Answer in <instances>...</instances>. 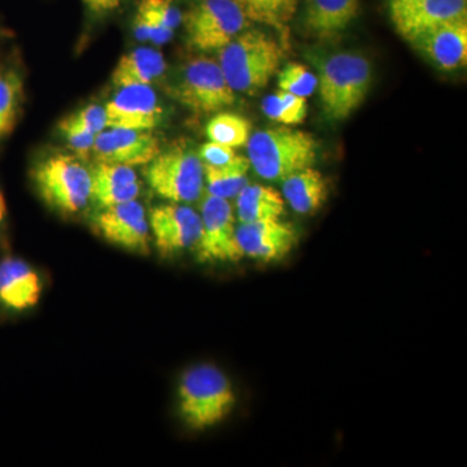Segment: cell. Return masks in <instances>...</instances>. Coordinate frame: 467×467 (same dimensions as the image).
Segmentation results:
<instances>
[{"mask_svg":"<svg viewBox=\"0 0 467 467\" xmlns=\"http://www.w3.org/2000/svg\"><path fill=\"white\" fill-rule=\"evenodd\" d=\"M138 9L173 32L182 23V14L174 5V0H140Z\"/></svg>","mask_w":467,"mask_h":467,"instance_id":"cell-30","label":"cell"},{"mask_svg":"<svg viewBox=\"0 0 467 467\" xmlns=\"http://www.w3.org/2000/svg\"><path fill=\"white\" fill-rule=\"evenodd\" d=\"M235 401L232 382L214 365H196L181 377L180 414L183 422L195 431H204L223 422L232 413Z\"/></svg>","mask_w":467,"mask_h":467,"instance_id":"cell-2","label":"cell"},{"mask_svg":"<svg viewBox=\"0 0 467 467\" xmlns=\"http://www.w3.org/2000/svg\"><path fill=\"white\" fill-rule=\"evenodd\" d=\"M149 223L156 250L162 257L195 248L201 238V214L182 202H171L153 208Z\"/></svg>","mask_w":467,"mask_h":467,"instance_id":"cell-11","label":"cell"},{"mask_svg":"<svg viewBox=\"0 0 467 467\" xmlns=\"http://www.w3.org/2000/svg\"><path fill=\"white\" fill-rule=\"evenodd\" d=\"M238 156L232 147L214 142L202 144L199 150V158L202 164L211 165V167H223L233 162Z\"/></svg>","mask_w":467,"mask_h":467,"instance_id":"cell-31","label":"cell"},{"mask_svg":"<svg viewBox=\"0 0 467 467\" xmlns=\"http://www.w3.org/2000/svg\"><path fill=\"white\" fill-rule=\"evenodd\" d=\"M92 226L98 235L116 247L142 256L150 254V223L140 202L101 208Z\"/></svg>","mask_w":467,"mask_h":467,"instance_id":"cell-10","label":"cell"},{"mask_svg":"<svg viewBox=\"0 0 467 467\" xmlns=\"http://www.w3.org/2000/svg\"><path fill=\"white\" fill-rule=\"evenodd\" d=\"M207 137L211 142L239 149L247 146L252 124L245 117L232 112H221L207 125Z\"/></svg>","mask_w":467,"mask_h":467,"instance_id":"cell-26","label":"cell"},{"mask_svg":"<svg viewBox=\"0 0 467 467\" xmlns=\"http://www.w3.org/2000/svg\"><path fill=\"white\" fill-rule=\"evenodd\" d=\"M5 216H7V202H5V195L0 190V223L5 221Z\"/></svg>","mask_w":467,"mask_h":467,"instance_id":"cell-35","label":"cell"},{"mask_svg":"<svg viewBox=\"0 0 467 467\" xmlns=\"http://www.w3.org/2000/svg\"><path fill=\"white\" fill-rule=\"evenodd\" d=\"M182 21L189 45L204 52L220 51L250 23L234 0H199Z\"/></svg>","mask_w":467,"mask_h":467,"instance_id":"cell-7","label":"cell"},{"mask_svg":"<svg viewBox=\"0 0 467 467\" xmlns=\"http://www.w3.org/2000/svg\"><path fill=\"white\" fill-rule=\"evenodd\" d=\"M358 12L359 0H306L301 26L313 38L328 41L342 36Z\"/></svg>","mask_w":467,"mask_h":467,"instance_id":"cell-17","label":"cell"},{"mask_svg":"<svg viewBox=\"0 0 467 467\" xmlns=\"http://www.w3.org/2000/svg\"><path fill=\"white\" fill-rule=\"evenodd\" d=\"M77 121L79 122L84 128L91 131L92 134L98 135L109 128L107 126L106 109L98 104H91V106L85 107L77 113H73Z\"/></svg>","mask_w":467,"mask_h":467,"instance_id":"cell-32","label":"cell"},{"mask_svg":"<svg viewBox=\"0 0 467 467\" xmlns=\"http://www.w3.org/2000/svg\"><path fill=\"white\" fill-rule=\"evenodd\" d=\"M167 63L161 52L153 48L140 47L119 58L112 73V82L117 88L150 85L164 75Z\"/></svg>","mask_w":467,"mask_h":467,"instance_id":"cell-21","label":"cell"},{"mask_svg":"<svg viewBox=\"0 0 467 467\" xmlns=\"http://www.w3.org/2000/svg\"><path fill=\"white\" fill-rule=\"evenodd\" d=\"M133 29L135 38H137L138 41H150L149 26H147L146 18H144L143 15L140 14V12L137 11V15H135Z\"/></svg>","mask_w":467,"mask_h":467,"instance_id":"cell-34","label":"cell"},{"mask_svg":"<svg viewBox=\"0 0 467 467\" xmlns=\"http://www.w3.org/2000/svg\"><path fill=\"white\" fill-rule=\"evenodd\" d=\"M144 177L160 198L171 202H192L204 190V169L199 155L177 143L147 164Z\"/></svg>","mask_w":467,"mask_h":467,"instance_id":"cell-6","label":"cell"},{"mask_svg":"<svg viewBox=\"0 0 467 467\" xmlns=\"http://www.w3.org/2000/svg\"><path fill=\"white\" fill-rule=\"evenodd\" d=\"M26 100V86L14 67H0V142L16 128Z\"/></svg>","mask_w":467,"mask_h":467,"instance_id":"cell-24","label":"cell"},{"mask_svg":"<svg viewBox=\"0 0 467 467\" xmlns=\"http://www.w3.org/2000/svg\"><path fill=\"white\" fill-rule=\"evenodd\" d=\"M32 178L42 201L58 213H78L90 202L91 171L77 156L43 160L33 168Z\"/></svg>","mask_w":467,"mask_h":467,"instance_id":"cell-5","label":"cell"},{"mask_svg":"<svg viewBox=\"0 0 467 467\" xmlns=\"http://www.w3.org/2000/svg\"><path fill=\"white\" fill-rule=\"evenodd\" d=\"M282 182L284 198L296 213H316L327 201V181L317 169H303L285 178Z\"/></svg>","mask_w":467,"mask_h":467,"instance_id":"cell-20","label":"cell"},{"mask_svg":"<svg viewBox=\"0 0 467 467\" xmlns=\"http://www.w3.org/2000/svg\"><path fill=\"white\" fill-rule=\"evenodd\" d=\"M409 43L439 69H460L467 63V20L436 26L418 34Z\"/></svg>","mask_w":467,"mask_h":467,"instance_id":"cell-16","label":"cell"},{"mask_svg":"<svg viewBox=\"0 0 467 467\" xmlns=\"http://www.w3.org/2000/svg\"><path fill=\"white\" fill-rule=\"evenodd\" d=\"M250 168V160L242 155L223 167H211V165L202 164L208 193L218 196V198L227 199V201L236 198V195L250 183V180H248Z\"/></svg>","mask_w":467,"mask_h":467,"instance_id":"cell-25","label":"cell"},{"mask_svg":"<svg viewBox=\"0 0 467 467\" xmlns=\"http://www.w3.org/2000/svg\"><path fill=\"white\" fill-rule=\"evenodd\" d=\"M175 99L195 113H213L235 103V91L227 82L218 61L198 57L184 67L174 86Z\"/></svg>","mask_w":467,"mask_h":467,"instance_id":"cell-8","label":"cell"},{"mask_svg":"<svg viewBox=\"0 0 467 467\" xmlns=\"http://www.w3.org/2000/svg\"><path fill=\"white\" fill-rule=\"evenodd\" d=\"M250 21L276 30L282 45L288 47L290 23L296 14L299 0H234Z\"/></svg>","mask_w":467,"mask_h":467,"instance_id":"cell-23","label":"cell"},{"mask_svg":"<svg viewBox=\"0 0 467 467\" xmlns=\"http://www.w3.org/2000/svg\"><path fill=\"white\" fill-rule=\"evenodd\" d=\"M201 218V238L195 247L201 263H235L244 257L236 241L235 213L227 199L207 193Z\"/></svg>","mask_w":467,"mask_h":467,"instance_id":"cell-9","label":"cell"},{"mask_svg":"<svg viewBox=\"0 0 467 467\" xmlns=\"http://www.w3.org/2000/svg\"><path fill=\"white\" fill-rule=\"evenodd\" d=\"M140 193L138 175L128 165L97 162L91 171L90 201L100 209L135 201Z\"/></svg>","mask_w":467,"mask_h":467,"instance_id":"cell-19","label":"cell"},{"mask_svg":"<svg viewBox=\"0 0 467 467\" xmlns=\"http://www.w3.org/2000/svg\"><path fill=\"white\" fill-rule=\"evenodd\" d=\"M58 130L64 135L67 146L76 153L77 158L88 159L91 155L97 135L79 124L75 116H67L61 119Z\"/></svg>","mask_w":467,"mask_h":467,"instance_id":"cell-29","label":"cell"},{"mask_svg":"<svg viewBox=\"0 0 467 467\" xmlns=\"http://www.w3.org/2000/svg\"><path fill=\"white\" fill-rule=\"evenodd\" d=\"M389 16L405 41L453 21L467 20V0H409L391 3Z\"/></svg>","mask_w":467,"mask_h":467,"instance_id":"cell-12","label":"cell"},{"mask_svg":"<svg viewBox=\"0 0 467 467\" xmlns=\"http://www.w3.org/2000/svg\"><path fill=\"white\" fill-rule=\"evenodd\" d=\"M104 109L109 128L152 131L164 119V109L150 85L119 88Z\"/></svg>","mask_w":467,"mask_h":467,"instance_id":"cell-13","label":"cell"},{"mask_svg":"<svg viewBox=\"0 0 467 467\" xmlns=\"http://www.w3.org/2000/svg\"><path fill=\"white\" fill-rule=\"evenodd\" d=\"M278 88L297 97L308 98L317 90L318 78L308 67L299 63H288L278 73Z\"/></svg>","mask_w":467,"mask_h":467,"instance_id":"cell-28","label":"cell"},{"mask_svg":"<svg viewBox=\"0 0 467 467\" xmlns=\"http://www.w3.org/2000/svg\"><path fill=\"white\" fill-rule=\"evenodd\" d=\"M236 241L243 256L263 263L285 259L299 242V233L292 223L281 220L241 223L236 227Z\"/></svg>","mask_w":467,"mask_h":467,"instance_id":"cell-15","label":"cell"},{"mask_svg":"<svg viewBox=\"0 0 467 467\" xmlns=\"http://www.w3.org/2000/svg\"><path fill=\"white\" fill-rule=\"evenodd\" d=\"M124 0H84L86 7L95 15H106L115 11Z\"/></svg>","mask_w":467,"mask_h":467,"instance_id":"cell-33","label":"cell"},{"mask_svg":"<svg viewBox=\"0 0 467 467\" xmlns=\"http://www.w3.org/2000/svg\"><path fill=\"white\" fill-rule=\"evenodd\" d=\"M402 2H409V0H389V5H391V3H402Z\"/></svg>","mask_w":467,"mask_h":467,"instance_id":"cell-36","label":"cell"},{"mask_svg":"<svg viewBox=\"0 0 467 467\" xmlns=\"http://www.w3.org/2000/svg\"><path fill=\"white\" fill-rule=\"evenodd\" d=\"M373 81L370 61L356 52H337L319 67L318 90L326 119L344 121L367 99Z\"/></svg>","mask_w":467,"mask_h":467,"instance_id":"cell-4","label":"cell"},{"mask_svg":"<svg viewBox=\"0 0 467 467\" xmlns=\"http://www.w3.org/2000/svg\"><path fill=\"white\" fill-rule=\"evenodd\" d=\"M317 149L312 134L285 126L257 131L247 143L251 167L264 180L278 182L313 167Z\"/></svg>","mask_w":467,"mask_h":467,"instance_id":"cell-3","label":"cell"},{"mask_svg":"<svg viewBox=\"0 0 467 467\" xmlns=\"http://www.w3.org/2000/svg\"><path fill=\"white\" fill-rule=\"evenodd\" d=\"M160 150V140L152 131L109 128L97 135L91 155L97 162L133 168L149 164Z\"/></svg>","mask_w":467,"mask_h":467,"instance_id":"cell-14","label":"cell"},{"mask_svg":"<svg viewBox=\"0 0 467 467\" xmlns=\"http://www.w3.org/2000/svg\"><path fill=\"white\" fill-rule=\"evenodd\" d=\"M239 223L281 220L285 213V199L273 187L248 183L235 198Z\"/></svg>","mask_w":467,"mask_h":467,"instance_id":"cell-22","label":"cell"},{"mask_svg":"<svg viewBox=\"0 0 467 467\" xmlns=\"http://www.w3.org/2000/svg\"><path fill=\"white\" fill-rule=\"evenodd\" d=\"M285 46L261 30H247L221 48L218 64L235 92L256 94L278 73Z\"/></svg>","mask_w":467,"mask_h":467,"instance_id":"cell-1","label":"cell"},{"mask_svg":"<svg viewBox=\"0 0 467 467\" xmlns=\"http://www.w3.org/2000/svg\"><path fill=\"white\" fill-rule=\"evenodd\" d=\"M263 112L273 121L285 126L303 124L308 113L306 98L278 90L263 100Z\"/></svg>","mask_w":467,"mask_h":467,"instance_id":"cell-27","label":"cell"},{"mask_svg":"<svg viewBox=\"0 0 467 467\" xmlns=\"http://www.w3.org/2000/svg\"><path fill=\"white\" fill-rule=\"evenodd\" d=\"M42 282L26 261L5 257L0 261V304L14 312H24L38 304Z\"/></svg>","mask_w":467,"mask_h":467,"instance_id":"cell-18","label":"cell"}]
</instances>
